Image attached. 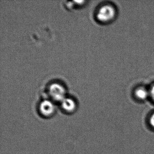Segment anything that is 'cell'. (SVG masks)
I'll list each match as a JSON object with an SVG mask.
<instances>
[{"label":"cell","instance_id":"5","mask_svg":"<svg viewBox=\"0 0 154 154\" xmlns=\"http://www.w3.org/2000/svg\"><path fill=\"white\" fill-rule=\"evenodd\" d=\"M133 94L135 98L139 100H146L149 98V87L144 85H138L134 89Z\"/></svg>","mask_w":154,"mask_h":154},{"label":"cell","instance_id":"6","mask_svg":"<svg viewBox=\"0 0 154 154\" xmlns=\"http://www.w3.org/2000/svg\"><path fill=\"white\" fill-rule=\"evenodd\" d=\"M149 98L154 102V83L152 84L149 87Z\"/></svg>","mask_w":154,"mask_h":154},{"label":"cell","instance_id":"1","mask_svg":"<svg viewBox=\"0 0 154 154\" xmlns=\"http://www.w3.org/2000/svg\"><path fill=\"white\" fill-rule=\"evenodd\" d=\"M118 10L112 3L107 2L101 5L95 12V19L99 23L107 24L113 22L117 17Z\"/></svg>","mask_w":154,"mask_h":154},{"label":"cell","instance_id":"7","mask_svg":"<svg viewBox=\"0 0 154 154\" xmlns=\"http://www.w3.org/2000/svg\"><path fill=\"white\" fill-rule=\"evenodd\" d=\"M149 123L152 126V128H154V113H153L150 116V119H149Z\"/></svg>","mask_w":154,"mask_h":154},{"label":"cell","instance_id":"2","mask_svg":"<svg viewBox=\"0 0 154 154\" xmlns=\"http://www.w3.org/2000/svg\"><path fill=\"white\" fill-rule=\"evenodd\" d=\"M48 94L52 100L61 103L66 97V91L63 85L58 83H54L49 85Z\"/></svg>","mask_w":154,"mask_h":154},{"label":"cell","instance_id":"4","mask_svg":"<svg viewBox=\"0 0 154 154\" xmlns=\"http://www.w3.org/2000/svg\"><path fill=\"white\" fill-rule=\"evenodd\" d=\"M61 109L64 112L68 114L73 113L77 109V104L75 100L66 97L61 102Z\"/></svg>","mask_w":154,"mask_h":154},{"label":"cell","instance_id":"3","mask_svg":"<svg viewBox=\"0 0 154 154\" xmlns=\"http://www.w3.org/2000/svg\"><path fill=\"white\" fill-rule=\"evenodd\" d=\"M56 107L53 101L44 100L42 101L38 107V110L41 116L44 118H49L54 115Z\"/></svg>","mask_w":154,"mask_h":154}]
</instances>
